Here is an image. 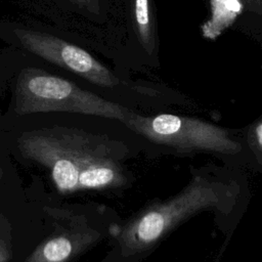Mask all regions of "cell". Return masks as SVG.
<instances>
[{
    "label": "cell",
    "instance_id": "cell-1",
    "mask_svg": "<svg viewBox=\"0 0 262 262\" xmlns=\"http://www.w3.org/2000/svg\"><path fill=\"white\" fill-rule=\"evenodd\" d=\"M228 199L229 191L222 183L195 177L178 194L152 205L122 229L118 237L121 254L128 257L147 250L183 220L220 208Z\"/></svg>",
    "mask_w": 262,
    "mask_h": 262
},
{
    "label": "cell",
    "instance_id": "cell-10",
    "mask_svg": "<svg viewBox=\"0 0 262 262\" xmlns=\"http://www.w3.org/2000/svg\"><path fill=\"white\" fill-rule=\"evenodd\" d=\"M10 259V254L7 246L0 239V262H7Z\"/></svg>",
    "mask_w": 262,
    "mask_h": 262
},
{
    "label": "cell",
    "instance_id": "cell-3",
    "mask_svg": "<svg viewBox=\"0 0 262 262\" xmlns=\"http://www.w3.org/2000/svg\"><path fill=\"white\" fill-rule=\"evenodd\" d=\"M20 154L46 167L62 193L77 190L80 171L96 155L104 151L102 144L94 147L90 136L81 131L36 130L18 139Z\"/></svg>",
    "mask_w": 262,
    "mask_h": 262
},
{
    "label": "cell",
    "instance_id": "cell-9",
    "mask_svg": "<svg viewBox=\"0 0 262 262\" xmlns=\"http://www.w3.org/2000/svg\"><path fill=\"white\" fill-rule=\"evenodd\" d=\"M254 141L257 148L262 152V122H260L254 131Z\"/></svg>",
    "mask_w": 262,
    "mask_h": 262
},
{
    "label": "cell",
    "instance_id": "cell-11",
    "mask_svg": "<svg viewBox=\"0 0 262 262\" xmlns=\"http://www.w3.org/2000/svg\"><path fill=\"white\" fill-rule=\"evenodd\" d=\"M72 1H74L75 3H77L78 5L83 6V7L91 6L94 8V6H97V4H98L97 0H72Z\"/></svg>",
    "mask_w": 262,
    "mask_h": 262
},
{
    "label": "cell",
    "instance_id": "cell-2",
    "mask_svg": "<svg viewBox=\"0 0 262 262\" xmlns=\"http://www.w3.org/2000/svg\"><path fill=\"white\" fill-rule=\"evenodd\" d=\"M14 111L18 115L67 112L117 119L125 123L129 108L78 87L49 73L25 69L18 75L14 91Z\"/></svg>",
    "mask_w": 262,
    "mask_h": 262
},
{
    "label": "cell",
    "instance_id": "cell-6",
    "mask_svg": "<svg viewBox=\"0 0 262 262\" xmlns=\"http://www.w3.org/2000/svg\"><path fill=\"white\" fill-rule=\"evenodd\" d=\"M98 236V232L90 228L64 231L42 243L25 262H68L92 245Z\"/></svg>",
    "mask_w": 262,
    "mask_h": 262
},
{
    "label": "cell",
    "instance_id": "cell-8",
    "mask_svg": "<svg viewBox=\"0 0 262 262\" xmlns=\"http://www.w3.org/2000/svg\"><path fill=\"white\" fill-rule=\"evenodd\" d=\"M133 19L139 41L150 53L155 47L150 0H133Z\"/></svg>",
    "mask_w": 262,
    "mask_h": 262
},
{
    "label": "cell",
    "instance_id": "cell-12",
    "mask_svg": "<svg viewBox=\"0 0 262 262\" xmlns=\"http://www.w3.org/2000/svg\"><path fill=\"white\" fill-rule=\"evenodd\" d=\"M1 177H2V171H1V169H0V181H1Z\"/></svg>",
    "mask_w": 262,
    "mask_h": 262
},
{
    "label": "cell",
    "instance_id": "cell-4",
    "mask_svg": "<svg viewBox=\"0 0 262 262\" xmlns=\"http://www.w3.org/2000/svg\"><path fill=\"white\" fill-rule=\"evenodd\" d=\"M124 124L148 140L179 151L233 155L241 150L226 130L199 119L170 114L144 117L132 112Z\"/></svg>",
    "mask_w": 262,
    "mask_h": 262
},
{
    "label": "cell",
    "instance_id": "cell-7",
    "mask_svg": "<svg viewBox=\"0 0 262 262\" xmlns=\"http://www.w3.org/2000/svg\"><path fill=\"white\" fill-rule=\"evenodd\" d=\"M126 181L119 163L107 157V151L94 156L82 168L78 178L77 190L100 189L124 184Z\"/></svg>",
    "mask_w": 262,
    "mask_h": 262
},
{
    "label": "cell",
    "instance_id": "cell-5",
    "mask_svg": "<svg viewBox=\"0 0 262 262\" xmlns=\"http://www.w3.org/2000/svg\"><path fill=\"white\" fill-rule=\"evenodd\" d=\"M13 33L28 51L81 76L92 84L101 87H115L120 84V80L111 70L81 47L30 29L16 28Z\"/></svg>",
    "mask_w": 262,
    "mask_h": 262
}]
</instances>
